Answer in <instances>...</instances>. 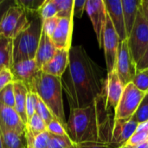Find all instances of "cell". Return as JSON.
<instances>
[{"instance_id":"obj_18","label":"cell","mask_w":148,"mask_h":148,"mask_svg":"<svg viewBox=\"0 0 148 148\" xmlns=\"http://www.w3.org/2000/svg\"><path fill=\"white\" fill-rule=\"evenodd\" d=\"M56 50L57 49L52 42L50 37L42 31L38 48L35 56V62L39 69H41V68L54 56Z\"/></svg>"},{"instance_id":"obj_48","label":"cell","mask_w":148,"mask_h":148,"mask_svg":"<svg viewBox=\"0 0 148 148\" xmlns=\"http://www.w3.org/2000/svg\"><path fill=\"white\" fill-rule=\"evenodd\" d=\"M145 72H146V73H147V75H148V69H147V70H145Z\"/></svg>"},{"instance_id":"obj_2","label":"cell","mask_w":148,"mask_h":148,"mask_svg":"<svg viewBox=\"0 0 148 148\" xmlns=\"http://www.w3.org/2000/svg\"><path fill=\"white\" fill-rule=\"evenodd\" d=\"M109 111L106 108L105 95L82 108L70 109L66 131L75 145L86 142L110 143Z\"/></svg>"},{"instance_id":"obj_20","label":"cell","mask_w":148,"mask_h":148,"mask_svg":"<svg viewBox=\"0 0 148 148\" xmlns=\"http://www.w3.org/2000/svg\"><path fill=\"white\" fill-rule=\"evenodd\" d=\"M141 0H121L127 36L130 35L135 23Z\"/></svg>"},{"instance_id":"obj_3","label":"cell","mask_w":148,"mask_h":148,"mask_svg":"<svg viewBox=\"0 0 148 148\" xmlns=\"http://www.w3.org/2000/svg\"><path fill=\"white\" fill-rule=\"evenodd\" d=\"M29 91L35 93L48 107L54 117L66 127V117L62 100L61 78L49 75L41 70L28 87Z\"/></svg>"},{"instance_id":"obj_30","label":"cell","mask_w":148,"mask_h":148,"mask_svg":"<svg viewBox=\"0 0 148 148\" xmlns=\"http://www.w3.org/2000/svg\"><path fill=\"white\" fill-rule=\"evenodd\" d=\"M0 104L13 108L15 107V95H14V86L13 82L7 85L3 89L0 91Z\"/></svg>"},{"instance_id":"obj_8","label":"cell","mask_w":148,"mask_h":148,"mask_svg":"<svg viewBox=\"0 0 148 148\" xmlns=\"http://www.w3.org/2000/svg\"><path fill=\"white\" fill-rule=\"evenodd\" d=\"M119 44H120L119 36L114 28V25L110 20L109 16L107 13L106 24L103 31V37H102V48L104 49L108 73L115 69Z\"/></svg>"},{"instance_id":"obj_4","label":"cell","mask_w":148,"mask_h":148,"mask_svg":"<svg viewBox=\"0 0 148 148\" xmlns=\"http://www.w3.org/2000/svg\"><path fill=\"white\" fill-rule=\"evenodd\" d=\"M28 15V14H27ZM28 26L13 39L12 63L34 60L42 31V20L38 15H28Z\"/></svg>"},{"instance_id":"obj_31","label":"cell","mask_w":148,"mask_h":148,"mask_svg":"<svg viewBox=\"0 0 148 148\" xmlns=\"http://www.w3.org/2000/svg\"><path fill=\"white\" fill-rule=\"evenodd\" d=\"M36 114L45 122L46 126L55 119L53 114L50 112V110L48 108V107L43 103V101L38 97L37 100V104H36Z\"/></svg>"},{"instance_id":"obj_17","label":"cell","mask_w":148,"mask_h":148,"mask_svg":"<svg viewBox=\"0 0 148 148\" xmlns=\"http://www.w3.org/2000/svg\"><path fill=\"white\" fill-rule=\"evenodd\" d=\"M69 63V50L57 49L54 56L46 62L41 71L52 76L61 78Z\"/></svg>"},{"instance_id":"obj_49","label":"cell","mask_w":148,"mask_h":148,"mask_svg":"<svg viewBox=\"0 0 148 148\" xmlns=\"http://www.w3.org/2000/svg\"><path fill=\"white\" fill-rule=\"evenodd\" d=\"M147 21H148V17H147Z\"/></svg>"},{"instance_id":"obj_14","label":"cell","mask_w":148,"mask_h":148,"mask_svg":"<svg viewBox=\"0 0 148 148\" xmlns=\"http://www.w3.org/2000/svg\"><path fill=\"white\" fill-rule=\"evenodd\" d=\"M104 4L114 28L119 36L120 42L127 40V36L125 28L121 0H104Z\"/></svg>"},{"instance_id":"obj_15","label":"cell","mask_w":148,"mask_h":148,"mask_svg":"<svg viewBox=\"0 0 148 148\" xmlns=\"http://www.w3.org/2000/svg\"><path fill=\"white\" fill-rule=\"evenodd\" d=\"M10 69L13 75L14 82H23L27 87H29L35 76L40 71L35 59L13 62Z\"/></svg>"},{"instance_id":"obj_11","label":"cell","mask_w":148,"mask_h":148,"mask_svg":"<svg viewBox=\"0 0 148 148\" xmlns=\"http://www.w3.org/2000/svg\"><path fill=\"white\" fill-rule=\"evenodd\" d=\"M138 125L139 124L132 119L114 120L110 138L111 146H117L120 147L126 145L132 135L136 132Z\"/></svg>"},{"instance_id":"obj_23","label":"cell","mask_w":148,"mask_h":148,"mask_svg":"<svg viewBox=\"0 0 148 148\" xmlns=\"http://www.w3.org/2000/svg\"><path fill=\"white\" fill-rule=\"evenodd\" d=\"M47 131V126L45 122L35 114L27 122L25 134L29 136H36L40 134H42Z\"/></svg>"},{"instance_id":"obj_50","label":"cell","mask_w":148,"mask_h":148,"mask_svg":"<svg viewBox=\"0 0 148 148\" xmlns=\"http://www.w3.org/2000/svg\"><path fill=\"white\" fill-rule=\"evenodd\" d=\"M0 1H1V0H0Z\"/></svg>"},{"instance_id":"obj_33","label":"cell","mask_w":148,"mask_h":148,"mask_svg":"<svg viewBox=\"0 0 148 148\" xmlns=\"http://www.w3.org/2000/svg\"><path fill=\"white\" fill-rule=\"evenodd\" d=\"M37 100L38 96L31 92L29 91L27 95V99H26V106H25V110H26V115L28 121L36 114V104H37ZM28 122V121H27Z\"/></svg>"},{"instance_id":"obj_25","label":"cell","mask_w":148,"mask_h":148,"mask_svg":"<svg viewBox=\"0 0 148 148\" xmlns=\"http://www.w3.org/2000/svg\"><path fill=\"white\" fill-rule=\"evenodd\" d=\"M75 144L68 135H55L49 134L47 148H69Z\"/></svg>"},{"instance_id":"obj_22","label":"cell","mask_w":148,"mask_h":148,"mask_svg":"<svg viewBox=\"0 0 148 148\" xmlns=\"http://www.w3.org/2000/svg\"><path fill=\"white\" fill-rule=\"evenodd\" d=\"M3 148H27L25 134L11 131H1Z\"/></svg>"},{"instance_id":"obj_28","label":"cell","mask_w":148,"mask_h":148,"mask_svg":"<svg viewBox=\"0 0 148 148\" xmlns=\"http://www.w3.org/2000/svg\"><path fill=\"white\" fill-rule=\"evenodd\" d=\"M28 15H37L45 0H15Z\"/></svg>"},{"instance_id":"obj_29","label":"cell","mask_w":148,"mask_h":148,"mask_svg":"<svg viewBox=\"0 0 148 148\" xmlns=\"http://www.w3.org/2000/svg\"><path fill=\"white\" fill-rule=\"evenodd\" d=\"M37 15L42 21L56 16L57 7L55 3V0H45L43 4L40 8Z\"/></svg>"},{"instance_id":"obj_44","label":"cell","mask_w":148,"mask_h":148,"mask_svg":"<svg viewBox=\"0 0 148 148\" xmlns=\"http://www.w3.org/2000/svg\"><path fill=\"white\" fill-rule=\"evenodd\" d=\"M134 148H148V140L147 141H146V142H143V143H141V144H140V145H138V146H136V147H134Z\"/></svg>"},{"instance_id":"obj_19","label":"cell","mask_w":148,"mask_h":148,"mask_svg":"<svg viewBox=\"0 0 148 148\" xmlns=\"http://www.w3.org/2000/svg\"><path fill=\"white\" fill-rule=\"evenodd\" d=\"M14 95H15V107L14 109L18 114L23 123L26 125L28 119L26 115V99L27 95L29 93V88L23 82H14Z\"/></svg>"},{"instance_id":"obj_34","label":"cell","mask_w":148,"mask_h":148,"mask_svg":"<svg viewBox=\"0 0 148 148\" xmlns=\"http://www.w3.org/2000/svg\"><path fill=\"white\" fill-rule=\"evenodd\" d=\"M47 132L55 135H68L66 127L56 118L47 125Z\"/></svg>"},{"instance_id":"obj_12","label":"cell","mask_w":148,"mask_h":148,"mask_svg":"<svg viewBox=\"0 0 148 148\" xmlns=\"http://www.w3.org/2000/svg\"><path fill=\"white\" fill-rule=\"evenodd\" d=\"M125 86L120 80L116 70L108 73L104 85V95L106 101V108L109 109H115L121 97Z\"/></svg>"},{"instance_id":"obj_24","label":"cell","mask_w":148,"mask_h":148,"mask_svg":"<svg viewBox=\"0 0 148 148\" xmlns=\"http://www.w3.org/2000/svg\"><path fill=\"white\" fill-rule=\"evenodd\" d=\"M57 7V17L74 18V0H55Z\"/></svg>"},{"instance_id":"obj_51","label":"cell","mask_w":148,"mask_h":148,"mask_svg":"<svg viewBox=\"0 0 148 148\" xmlns=\"http://www.w3.org/2000/svg\"><path fill=\"white\" fill-rule=\"evenodd\" d=\"M147 93H148V92H147Z\"/></svg>"},{"instance_id":"obj_35","label":"cell","mask_w":148,"mask_h":148,"mask_svg":"<svg viewBox=\"0 0 148 148\" xmlns=\"http://www.w3.org/2000/svg\"><path fill=\"white\" fill-rule=\"evenodd\" d=\"M59 22V17L55 16L42 21V32H44L49 37H51L55 32Z\"/></svg>"},{"instance_id":"obj_5","label":"cell","mask_w":148,"mask_h":148,"mask_svg":"<svg viewBox=\"0 0 148 148\" xmlns=\"http://www.w3.org/2000/svg\"><path fill=\"white\" fill-rule=\"evenodd\" d=\"M127 43L136 65L148 49V21L140 5L133 29L127 37Z\"/></svg>"},{"instance_id":"obj_43","label":"cell","mask_w":148,"mask_h":148,"mask_svg":"<svg viewBox=\"0 0 148 148\" xmlns=\"http://www.w3.org/2000/svg\"><path fill=\"white\" fill-rule=\"evenodd\" d=\"M140 8L146 17H148V0H141L140 1Z\"/></svg>"},{"instance_id":"obj_32","label":"cell","mask_w":148,"mask_h":148,"mask_svg":"<svg viewBox=\"0 0 148 148\" xmlns=\"http://www.w3.org/2000/svg\"><path fill=\"white\" fill-rule=\"evenodd\" d=\"M140 91L147 94L148 92V75L145 71L136 72L131 82Z\"/></svg>"},{"instance_id":"obj_27","label":"cell","mask_w":148,"mask_h":148,"mask_svg":"<svg viewBox=\"0 0 148 148\" xmlns=\"http://www.w3.org/2000/svg\"><path fill=\"white\" fill-rule=\"evenodd\" d=\"M49 134V132H44L35 137L25 134L27 148H47Z\"/></svg>"},{"instance_id":"obj_41","label":"cell","mask_w":148,"mask_h":148,"mask_svg":"<svg viewBox=\"0 0 148 148\" xmlns=\"http://www.w3.org/2000/svg\"><path fill=\"white\" fill-rule=\"evenodd\" d=\"M13 3H14V0H1L0 1V23L4 14L6 13L8 9L12 5Z\"/></svg>"},{"instance_id":"obj_10","label":"cell","mask_w":148,"mask_h":148,"mask_svg":"<svg viewBox=\"0 0 148 148\" xmlns=\"http://www.w3.org/2000/svg\"><path fill=\"white\" fill-rule=\"evenodd\" d=\"M91 20L100 48H102L103 31L107 19L104 0H87L85 10Z\"/></svg>"},{"instance_id":"obj_42","label":"cell","mask_w":148,"mask_h":148,"mask_svg":"<svg viewBox=\"0 0 148 148\" xmlns=\"http://www.w3.org/2000/svg\"><path fill=\"white\" fill-rule=\"evenodd\" d=\"M136 132H143V133H147L148 134V121L139 124L138 127L136 129Z\"/></svg>"},{"instance_id":"obj_9","label":"cell","mask_w":148,"mask_h":148,"mask_svg":"<svg viewBox=\"0 0 148 148\" xmlns=\"http://www.w3.org/2000/svg\"><path fill=\"white\" fill-rule=\"evenodd\" d=\"M115 70L124 86L130 83L136 74L135 62L132 57L127 39L120 42L117 52Z\"/></svg>"},{"instance_id":"obj_47","label":"cell","mask_w":148,"mask_h":148,"mask_svg":"<svg viewBox=\"0 0 148 148\" xmlns=\"http://www.w3.org/2000/svg\"><path fill=\"white\" fill-rule=\"evenodd\" d=\"M69 148H77V147H76V145H74V146H72L71 147Z\"/></svg>"},{"instance_id":"obj_26","label":"cell","mask_w":148,"mask_h":148,"mask_svg":"<svg viewBox=\"0 0 148 148\" xmlns=\"http://www.w3.org/2000/svg\"><path fill=\"white\" fill-rule=\"evenodd\" d=\"M131 119L138 124L148 121V93L145 94L141 102Z\"/></svg>"},{"instance_id":"obj_16","label":"cell","mask_w":148,"mask_h":148,"mask_svg":"<svg viewBox=\"0 0 148 148\" xmlns=\"http://www.w3.org/2000/svg\"><path fill=\"white\" fill-rule=\"evenodd\" d=\"M26 125L13 108L0 104V131H11L25 134Z\"/></svg>"},{"instance_id":"obj_39","label":"cell","mask_w":148,"mask_h":148,"mask_svg":"<svg viewBox=\"0 0 148 148\" xmlns=\"http://www.w3.org/2000/svg\"><path fill=\"white\" fill-rule=\"evenodd\" d=\"M77 148H111V144L108 142H86L76 145Z\"/></svg>"},{"instance_id":"obj_1","label":"cell","mask_w":148,"mask_h":148,"mask_svg":"<svg viewBox=\"0 0 148 148\" xmlns=\"http://www.w3.org/2000/svg\"><path fill=\"white\" fill-rule=\"evenodd\" d=\"M61 82L70 109L86 108L104 95L102 69L82 45L70 48L69 63Z\"/></svg>"},{"instance_id":"obj_6","label":"cell","mask_w":148,"mask_h":148,"mask_svg":"<svg viewBox=\"0 0 148 148\" xmlns=\"http://www.w3.org/2000/svg\"><path fill=\"white\" fill-rule=\"evenodd\" d=\"M29 23V16L14 0L1 21L0 35L13 40L28 26Z\"/></svg>"},{"instance_id":"obj_46","label":"cell","mask_w":148,"mask_h":148,"mask_svg":"<svg viewBox=\"0 0 148 148\" xmlns=\"http://www.w3.org/2000/svg\"><path fill=\"white\" fill-rule=\"evenodd\" d=\"M0 148H3V141H2V135H1V131H0Z\"/></svg>"},{"instance_id":"obj_21","label":"cell","mask_w":148,"mask_h":148,"mask_svg":"<svg viewBox=\"0 0 148 148\" xmlns=\"http://www.w3.org/2000/svg\"><path fill=\"white\" fill-rule=\"evenodd\" d=\"M13 40L0 35V71L12 64Z\"/></svg>"},{"instance_id":"obj_40","label":"cell","mask_w":148,"mask_h":148,"mask_svg":"<svg viewBox=\"0 0 148 148\" xmlns=\"http://www.w3.org/2000/svg\"><path fill=\"white\" fill-rule=\"evenodd\" d=\"M136 72L145 71L148 69V49L144 54V56L140 58V60L136 63Z\"/></svg>"},{"instance_id":"obj_45","label":"cell","mask_w":148,"mask_h":148,"mask_svg":"<svg viewBox=\"0 0 148 148\" xmlns=\"http://www.w3.org/2000/svg\"><path fill=\"white\" fill-rule=\"evenodd\" d=\"M118 148H134V147H131V146H129V145H124V146H121V147H120Z\"/></svg>"},{"instance_id":"obj_13","label":"cell","mask_w":148,"mask_h":148,"mask_svg":"<svg viewBox=\"0 0 148 148\" xmlns=\"http://www.w3.org/2000/svg\"><path fill=\"white\" fill-rule=\"evenodd\" d=\"M74 18H59L57 27L50 39L57 49L69 50L72 41Z\"/></svg>"},{"instance_id":"obj_36","label":"cell","mask_w":148,"mask_h":148,"mask_svg":"<svg viewBox=\"0 0 148 148\" xmlns=\"http://www.w3.org/2000/svg\"><path fill=\"white\" fill-rule=\"evenodd\" d=\"M148 140V134L143 132H135L132 137L129 139V140L127 142L126 145H129L131 147H136L143 142H146Z\"/></svg>"},{"instance_id":"obj_38","label":"cell","mask_w":148,"mask_h":148,"mask_svg":"<svg viewBox=\"0 0 148 148\" xmlns=\"http://www.w3.org/2000/svg\"><path fill=\"white\" fill-rule=\"evenodd\" d=\"M87 0H74V16L81 18L86 10Z\"/></svg>"},{"instance_id":"obj_7","label":"cell","mask_w":148,"mask_h":148,"mask_svg":"<svg viewBox=\"0 0 148 148\" xmlns=\"http://www.w3.org/2000/svg\"><path fill=\"white\" fill-rule=\"evenodd\" d=\"M144 95L145 93L140 91L132 82L126 85L119 103L114 109V120L131 119Z\"/></svg>"},{"instance_id":"obj_37","label":"cell","mask_w":148,"mask_h":148,"mask_svg":"<svg viewBox=\"0 0 148 148\" xmlns=\"http://www.w3.org/2000/svg\"><path fill=\"white\" fill-rule=\"evenodd\" d=\"M14 82L13 75L10 69H4L0 71V91L7 85Z\"/></svg>"}]
</instances>
